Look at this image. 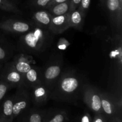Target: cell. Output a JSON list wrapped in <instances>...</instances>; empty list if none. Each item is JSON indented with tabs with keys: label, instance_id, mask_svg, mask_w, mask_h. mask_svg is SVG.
<instances>
[{
	"label": "cell",
	"instance_id": "obj_1",
	"mask_svg": "<svg viewBox=\"0 0 122 122\" xmlns=\"http://www.w3.org/2000/svg\"><path fill=\"white\" fill-rule=\"evenodd\" d=\"M83 85V80L75 71H63L51 91L50 98L58 101L75 102L82 94Z\"/></svg>",
	"mask_w": 122,
	"mask_h": 122
},
{
	"label": "cell",
	"instance_id": "obj_2",
	"mask_svg": "<svg viewBox=\"0 0 122 122\" xmlns=\"http://www.w3.org/2000/svg\"><path fill=\"white\" fill-rule=\"evenodd\" d=\"M53 35L48 29L35 25L32 29L21 36L19 42V48L25 53H42L51 44Z\"/></svg>",
	"mask_w": 122,
	"mask_h": 122
},
{
	"label": "cell",
	"instance_id": "obj_3",
	"mask_svg": "<svg viewBox=\"0 0 122 122\" xmlns=\"http://www.w3.org/2000/svg\"><path fill=\"white\" fill-rule=\"evenodd\" d=\"M63 72V59L61 56L50 58L44 69L41 70L42 83L51 91Z\"/></svg>",
	"mask_w": 122,
	"mask_h": 122
},
{
	"label": "cell",
	"instance_id": "obj_4",
	"mask_svg": "<svg viewBox=\"0 0 122 122\" xmlns=\"http://www.w3.org/2000/svg\"><path fill=\"white\" fill-rule=\"evenodd\" d=\"M109 20L114 32L121 34L122 27V0H104Z\"/></svg>",
	"mask_w": 122,
	"mask_h": 122
},
{
	"label": "cell",
	"instance_id": "obj_5",
	"mask_svg": "<svg viewBox=\"0 0 122 122\" xmlns=\"http://www.w3.org/2000/svg\"><path fill=\"white\" fill-rule=\"evenodd\" d=\"M83 101L94 113H102L101 104V91L89 84H84L82 90Z\"/></svg>",
	"mask_w": 122,
	"mask_h": 122
},
{
	"label": "cell",
	"instance_id": "obj_6",
	"mask_svg": "<svg viewBox=\"0 0 122 122\" xmlns=\"http://www.w3.org/2000/svg\"><path fill=\"white\" fill-rule=\"evenodd\" d=\"M14 94V102L13 107V122L17 117L30 108L32 103L29 91L25 87L17 88Z\"/></svg>",
	"mask_w": 122,
	"mask_h": 122
},
{
	"label": "cell",
	"instance_id": "obj_7",
	"mask_svg": "<svg viewBox=\"0 0 122 122\" xmlns=\"http://www.w3.org/2000/svg\"><path fill=\"white\" fill-rule=\"evenodd\" d=\"M101 104L102 112L108 120L122 114V102L114 97L104 92H101Z\"/></svg>",
	"mask_w": 122,
	"mask_h": 122
},
{
	"label": "cell",
	"instance_id": "obj_8",
	"mask_svg": "<svg viewBox=\"0 0 122 122\" xmlns=\"http://www.w3.org/2000/svg\"><path fill=\"white\" fill-rule=\"evenodd\" d=\"M0 78L10 85L12 88H26L23 76L15 69L11 62L4 66L0 73Z\"/></svg>",
	"mask_w": 122,
	"mask_h": 122
},
{
	"label": "cell",
	"instance_id": "obj_9",
	"mask_svg": "<svg viewBox=\"0 0 122 122\" xmlns=\"http://www.w3.org/2000/svg\"><path fill=\"white\" fill-rule=\"evenodd\" d=\"M35 25L17 19H8L0 21V30L13 34H24Z\"/></svg>",
	"mask_w": 122,
	"mask_h": 122
},
{
	"label": "cell",
	"instance_id": "obj_10",
	"mask_svg": "<svg viewBox=\"0 0 122 122\" xmlns=\"http://www.w3.org/2000/svg\"><path fill=\"white\" fill-rule=\"evenodd\" d=\"M31 101L35 107L40 108L46 104L50 97L51 89L42 83L34 86L30 89Z\"/></svg>",
	"mask_w": 122,
	"mask_h": 122
},
{
	"label": "cell",
	"instance_id": "obj_11",
	"mask_svg": "<svg viewBox=\"0 0 122 122\" xmlns=\"http://www.w3.org/2000/svg\"><path fill=\"white\" fill-rule=\"evenodd\" d=\"M46 110L36 107L29 108L15 120L17 122H44Z\"/></svg>",
	"mask_w": 122,
	"mask_h": 122
},
{
	"label": "cell",
	"instance_id": "obj_12",
	"mask_svg": "<svg viewBox=\"0 0 122 122\" xmlns=\"http://www.w3.org/2000/svg\"><path fill=\"white\" fill-rule=\"evenodd\" d=\"M69 28V13L58 16H52L49 30L53 34H60Z\"/></svg>",
	"mask_w": 122,
	"mask_h": 122
},
{
	"label": "cell",
	"instance_id": "obj_13",
	"mask_svg": "<svg viewBox=\"0 0 122 122\" xmlns=\"http://www.w3.org/2000/svg\"><path fill=\"white\" fill-rule=\"evenodd\" d=\"M14 94L5 97L0 104V118L2 122H13V107Z\"/></svg>",
	"mask_w": 122,
	"mask_h": 122
},
{
	"label": "cell",
	"instance_id": "obj_14",
	"mask_svg": "<svg viewBox=\"0 0 122 122\" xmlns=\"http://www.w3.org/2000/svg\"><path fill=\"white\" fill-rule=\"evenodd\" d=\"M69 113L66 110L50 109L46 110L44 122H68Z\"/></svg>",
	"mask_w": 122,
	"mask_h": 122
},
{
	"label": "cell",
	"instance_id": "obj_15",
	"mask_svg": "<svg viewBox=\"0 0 122 122\" xmlns=\"http://www.w3.org/2000/svg\"><path fill=\"white\" fill-rule=\"evenodd\" d=\"M32 17L35 25L49 29L52 16L46 9L36 11Z\"/></svg>",
	"mask_w": 122,
	"mask_h": 122
},
{
	"label": "cell",
	"instance_id": "obj_16",
	"mask_svg": "<svg viewBox=\"0 0 122 122\" xmlns=\"http://www.w3.org/2000/svg\"><path fill=\"white\" fill-rule=\"evenodd\" d=\"M85 15L78 9L69 13V26L70 27L82 30L84 25Z\"/></svg>",
	"mask_w": 122,
	"mask_h": 122
},
{
	"label": "cell",
	"instance_id": "obj_17",
	"mask_svg": "<svg viewBox=\"0 0 122 122\" xmlns=\"http://www.w3.org/2000/svg\"><path fill=\"white\" fill-rule=\"evenodd\" d=\"M46 10L52 16H58L69 13L70 10V0L60 4L52 5L46 8Z\"/></svg>",
	"mask_w": 122,
	"mask_h": 122
},
{
	"label": "cell",
	"instance_id": "obj_18",
	"mask_svg": "<svg viewBox=\"0 0 122 122\" xmlns=\"http://www.w3.org/2000/svg\"><path fill=\"white\" fill-rule=\"evenodd\" d=\"M11 47L3 39H0V61H5L9 59L13 54Z\"/></svg>",
	"mask_w": 122,
	"mask_h": 122
},
{
	"label": "cell",
	"instance_id": "obj_19",
	"mask_svg": "<svg viewBox=\"0 0 122 122\" xmlns=\"http://www.w3.org/2000/svg\"><path fill=\"white\" fill-rule=\"evenodd\" d=\"M0 9L15 14H21V11L11 0H0Z\"/></svg>",
	"mask_w": 122,
	"mask_h": 122
},
{
	"label": "cell",
	"instance_id": "obj_20",
	"mask_svg": "<svg viewBox=\"0 0 122 122\" xmlns=\"http://www.w3.org/2000/svg\"><path fill=\"white\" fill-rule=\"evenodd\" d=\"M13 89L10 85L0 78V104L9 90Z\"/></svg>",
	"mask_w": 122,
	"mask_h": 122
},
{
	"label": "cell",
	"instance_id": "obj_21",
	"mask_svg": "<svg viewBox=\"0 0 122 122\" xmlns=\"http://www.w3.org/2000/svg\"><path fill=\"white\" fill-rule=\"evenodd\" d=\"M51 1V0H32L30 2V5L36 8L45 9Z\"/></svg>",
	"mask_w": 122,
	"mask_h": 122
},
{
	"label": "cell",
	"instance_id": "obj_22",
	"mask_svg": "<svg viewBox=\"0 0 122 122\" xmlns=\"http://www.w3.org/2000/svg\"><path fill=\"white\" fill-rule=\"evenodd\" d=\"M91 4V0H81L77 9L86 15Z\"/></svg>",
	"mask_w": 122,
	"mask_h": 122
},
{
	"label": "cell",
	"instance_id": "obj_23",
	"mask_svg": "<svg viewBox=\"0 0 122 122\" xmlns=\"http://www.w3.org/2000/svg\"><path fill=\"white\" fill-rule=\"evenodd\" d=\"M108 119L103 113H95L92 122H108Z\"/></svg>",
	"mask_w": 122,
	"mask_h": 122
},
{
	"label": "cell",
	"instance_id": "obj_24",
	"mask_svg": "<svg viewBox=\"0 0 122 122\" xmlns=\"http://www.w3.org/2000/svg\"><path fill=\"white\" fill-rule=\"evenodd\" d=\"M70 45V43L64 38H61L58 42V48L61 50H64Z\"/></svg>",
	"mask_w": 122,
	"mask_h": 122
},
{
	"label": "cell",
	"instance_id": "obj_25",
	"mask_svg": "<svg viewBox=\"0 0 122 122\" xmlns=\"http://www.w3.org/2000/svg\"><path fill=\"white\" fill-rule=\"evenodd\" d=\"M81 0H70V10L69 13L78 8Z\"/></svg>",
	"mask_w": 122,
	"mask_h": 122
},
{
	"label": "cell",
	"instance_id": "obj_26",
	"mask_svg": "<svg viewBox=\"0 0 122 122\" xmlns=\"http://www.w3.org/2000/svg\"><path fill=\"white\" fill-rule=\"evenodd\" d=\"M92 118L90 114L88 113H85L80 117L79 122H92Z\"/></svg>",
	"mask_w": 122,
	"mask_h": 122
},
{
	"label": "cell",
	"instance_id": "obj_27",
	"mask_svg": "<svg viewBox=\"0 0 122 122\" xmlns=\"http://www.w3.org/2000/svg\"><path fill=\"white\" fill-rule=\"evenodd\" d=\"M69 1V0H51V1L49 2L48 5L46 6L45 9L51 7V6L54 5L56 4H60V3H62V2H66V1Z\"/></svg>",
	"mask_w": 122,
	"mask_h": 122
},
{
	"label": "cell",
	"instance_id": "obj_28",
	"mask_svg": "<svg viewBox=\"0 0 122 122\" xmlns=\"http://www.w3.org/2000/svg\"><path fill=\"white\" fill-rule=\"evenodd\" d=\"M108 122H122V114H118L108 120Z\"/></svg>",
	"mask_w": 122,
	"mask_h": 122
},
{
	"label": "cell",
	"instance_id": "obj_29",
	"mask_svg": "<svg viewBox=\"0 0 122 122\" xmlns=\"http://www.w3.org/2000/svg\"><path fill=\"white\" fill-rule=\"evenodd\" d=\"M12 1H13V2H14V1H17V0H11Z\"/></svg>",
	"mask_w": 122,
	"mask_h": 122
},
{
	"label": "cell",
	"instance_id": "obj_30",
	"mask_svg": "<svg viewBox=\"0 0 122 122\" xmlns=\"http://www.w3.org/2000/svg\"><path fill=\"white\" fill-rule=\"evenodd\" d=\"M0 122H1V118H0Z\"/></svg>",
	"mask_w": 122,
	"mask_h": 122
},
{
	"label": "cell",
	"instance_id": "obj_31",
	"mask_svg": "<svg viewBox=\"0 0 122 122\" xmlns=\"http://www.w3.org/2000/svg\"><path fill=\"white\" fill-rule=\"evenodd\" d=\"M1 65H0V69H1Z\"/></svg>",
	"mask_w": 122,
	"mask_h": 122
}]
</instances>
